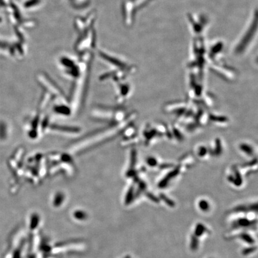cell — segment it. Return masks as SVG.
<instances>
[{"label":"cell","mask_w":258,"mask_h":258,"mask_svg":"<svg viewBox=\"0 0 258 258\" xmlns=\"http://www.w3.org/2000/svg\"><path fill=\"white\" fill-rule=\"evenodd\" d=\"M193 242L192 243H193V244H191V246H192L193 249H195V248L197 247V246L198 245V242H197V240L195 238H193Z\"/></svg>","instance_id":"cell-5"},{"label":"cell","mask_w":258,"mask_h":258,"mask_svg":"<svg viewBox=\"0 0 258 258\" xmlns=\"http://www.w3.org/2000/svg\"><path fill=\"white\" fill-rule=\"evenodd\" d=\"M249 224V222L247 219H240V220L238 221V225H241L243 227L244 226H248Z\"/></svg>","instance_id":"cell-2"},{"label":"cell","mask_w":258,"mask_h":258,"mask_svg":"<svg viewBox=\"0 0 258 258\" xmlns=\"http://www.w3.org/2000/svg\"><path fill=\"white\" fill-rule=\"evenodd\" d=\"M203 231H204V227L202 225H198L195 231V233L197 234V235H201V234H202Z\"/></svg>","instance_id":"cell-4"},{"label":"cell","mask_w":258,"mask_h":258,"mask_svg":"<svg viewBox=\"0 0 258 258\" xmlns=\"http://www.w3.org/2000/svg\"><path fill=\"white\" fill-rule=\"evenodd\" d=\"M199 205H200V207L202 210H207L209 208V205H208V204L207 203L206 201H201Z\"/></svg>","instance_id":"cell-3"},{"label":"cell","mask_w":258,"mask_h":258,"mask_svg":"<svg viewBox=\"0 0 258 258\" xmlns=\"http://www.w3.org/2000/svg\"><path fill=\"white\" fill-rule=\"evenodd\" d=\"M254 249H253V248H250V249H246V250H245L244 251H243V254H248V253H250V252H251V251H254Z\"/></svg>","instance_id":"cell-6"},{"label":"cell","mask_w":258,"mask_h":258,"mask_svg":"<svg viewBox=\"0 0 258 258\" xmlns=\"http://www.w3.org/2000/svg\"><path fill=\"white\" fill-rule=\"evenodd\" d=\"M242 238H243V240H244L245 241H246V242H247V243H253V242H254V241L253 240V239L249 235H247L246 234H243L242 235Z\"/></svg>","instance_id":"cell-1"}]
</instances>
